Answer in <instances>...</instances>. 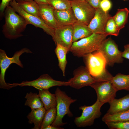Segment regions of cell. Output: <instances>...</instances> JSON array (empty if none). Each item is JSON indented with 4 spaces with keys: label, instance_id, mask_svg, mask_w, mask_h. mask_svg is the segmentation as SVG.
<instances>
[{
    "label": "cell",
    "instance_id": "obj_5",
    "mask_svg": "<svg viewBox=\"0 0 129 129\" xmlns=\"http://www.w3.org/2000/svg\"><path fill=\"white\" fill-rule=\"evenodd\" d=\"M56 102L57 114L56 119L51 124L54 126L60 127L67 124L62 121V119L66 115L70 117L73 114L70 111V107L71 104L75 102L77 100L73 99L68 96L65 92L57 88L55 92Z\"/></svg>",
    "mask_w": 129,
    "mask_h": 129
},
{
    "label": "cell",
    "instance_id": "obj_11",
    "mask_svg": "<svg viewBox=\"0 0 129 129\" xmlns=\"http://www.w3.org/2000/svg\"><path fill=\"white\" fill-rule=\"evenodd\" d=\"M73 77L68 81L69 86L79 89L90 86L92 83L100 81L94 79L91 75L86 67L81 66L74 70Z\"/></svg>",
    "mask_w": 129,
    "mask_h": 129
},
{
    "label": "cell",
    "instance_id": "obj_38",
    "mask_svg": "<svg viewBox=\"0 0 129 129\" xmlns=\"http://www.w3.org/2000/svg\"><path fill=\"white\" fill-rule=\"evenodd\" d=\"M70 0V1H72L73 0Z\"/></svg>",
    "mask_w": 129,
    "mask_h": 129
},
{
    "label": "cell",
    "instance_id": "obj_10",
    "mask_svg": "<svg viewBox=\"0 0 129 129\" xmlns=\"http://www.w3.org/2000/svg\"><path fill=\"white\" fill-rule=\"evenodd\" d=\"M95 91L97 99L104 104H109L115 98L117 92L113 86L111 81H98L90 86Z\"/></svg>",
    "mask_w": 129,
    "mask_h": 129
},
{
    "label": "cell",
    "instance_id": "obj_35",
    "mask_svg": "<svg viewBox=\"0 0 129 129\" xmlns=\"http://www.w3.org/2000/svg\"><path fill=\"white\" fill-rule=\"evenodd\" d=\"M64 129L60 127H59L54 126L50 125L47 126L45 129Z\"/></svg>",
    "mask_w": 129,
    "mask_h": 129
},
{
    "label": "cell",
    "instance_id": "obj_20",
    "mask_svg": "<svg viewBox=\"0 0 129 129\" xmlns=\"http://www.w3.org/2000/svg\"><path fill=\"white\" fill-rule=\"evenodd\" d=\"M38 90V95L46 110L56 107L57 103L55 94L51 93L48 89Z\"/></svg>",
    "mask_w": 129,
    "mask_h": 129
},
{
    "label": "cell",
    "instance_id": "obj_24",
    "mask_svg": "<svg viewBox=\"0 0 129 129\" xmlns=\"http://www.w3.org/2000/svg\"><path fill=\"white\" fill-rule=\"evenodd\" d=\"M17 2L25 11L31 15L39 17V5L33 0Z\"/></svg>",
    "mask_w": 129,
    "mask_h": 129
},
{
    "label": "cell",
    "instance_id": "obj_31",
    "mask_svg": "<svg viewBox=\"0 0 129 129\" xmlns=\"http://www.w3.org/2000/svg\"><path fill=\"white\" fill-rule=\"evenodd\" d=\"M112 5V3L109 0H102L100 6L104 11L108 12L111 9Z\"/></svg>",
    "mask_w": 129,
    "mask_h": 129
},
{
    "label": "cell",
    "instance_id": "obj_3",
    "mask_svg": "<svg viewBox=\"0 0 129 129\" xmlns=\"http://www.w3.org/2000/svg\"><path fill=\"white\" fill-rule=\"evenodd\" d=\"M108 35L93 33L87 37L73 42L69 51L75 56L83 57L87 54L97 51L103 41Z\"/></svg>",
    "mask_w": 129,
    "mask_h": 129
},
{
    "label": "cell",
    "instance_id": "obj_14",
    "mask_svg": "<svg viewBox=\"0 0 129 129\" xmlns=\"http://www.w3.org/2000/svg\"><path fill=\"white\" fill-rule=\"evenodd\" d=\"M73 28L72 25L58 27L54 29L53 39L55 44L63 46L69 50L73 43Z\"/></svg>",
    "mask_w": 129,
    "mask_h": 129
},
{
    "label": "cell",
    "instance_id": "obj_19",
    "mask_svg": "<svg viewBox=\"0 0 129 129\" xmlns=\"http://www.w3.org/2000/svg\"><path fill=\"white\" fill-rule=\"evenodd\" d=\"M46 111L44 107L31 109V111L27 117L29 123L31 124L33 123L34 124V126L32 129H40Z\"/></svg>",
    "mask_w": 129,
    "mask_h": 129
},
{
    "label": "cell",
    "instance_id": "obj_6",
    "mask_svg": "<svg viewBox=\"0 0 129 129\" xmlns=\"http://www.w3.org/2000/svg\"><path fill=\"white\" fill-rule=\"evenodd\" d=\"M104 104L97 99L96 102L90 106L85 105L79 107L82 111L81 115L75 118L74 122L78 127H85L92 125L95 120L100 117L102 115L101 109Z\"/></svg>",
    "mask_w": 129,
    "mask_h": 129
},
{
    "label": "cell",
    "instance_id": "obj_8",
    "mask_svg": "<svg viewBox=\"0 0 129 129\" xmlns=\"http://www.w3.org/2000/svg\"><path fill=\"white\" fill-rule=\"evenodd\" d=\"M70 1L72 9L77 21L88 26L95 15L96 9L85 0Z\"/></svg>",
    "mask_w": 129,
    "mask_h": 129
},
{
    "label": "cell",
    "instance_id": "obj_17",
    "mask_svg": "<svg viewBox=\"0 0 129 129\" xmlns=\"http://www.w3.org/2000/svg\"><path fill=\"white\" fill-rule=\"evenodd\" d=\"M109 104L107 114L116 113L129 109V94L119 99H114Z\"/></svg>",
    "mask_w": 129,
    "mask_h": 129
},
{
    "label": "cell",
    "instance_id": "obj_37",
    "mask_svg": "<svg viewBox=\"0 0 129 129\" xmlns=\"http://www.w3.org/2000/svg\"><path fill=\"white\" fill-rule=\"evenodd\" d=\"M16 0L17 2H18L19 1H29V0Z\"/></svg>",
    "mask_w": 129,
    "mask_h": 129
},
{
    "label": "cell",
    "instance_id": "obj_9",
    "mask_svg": "<svg viewBox=\"0 0 129 129\" xmlns=\"http://www.w3.org/2000/svg\"><path fill=\"white\" fill-rule=\"evenodd\" d=\"M9 85L20 86H29L33 87L39 89H49L55 86H68L70 83L68 81H61L53 79L48 74H43L38 79L31 81H24L20 83H8Z\"/></svg>",
    "mask_w": 129,
    "mask_h": 129
},
{
    "label": "cell",
    "instance_id": "obj_2",
    "mask_svg": "<svg viewBox=\"0 0 129 129\" xmlns=\"http://www.w3.org/2000/svg\"><path fill=\"white\" fill-rule=\"evenodd\" d=\"M83 57L86 67L94 79L99 81L111 80L113 76L106 69V60L100 52L96 51Z\"/></svg>",
    "mask_w": 129,
    "mask_h": 129
},
{
    "label": "cell",
    "instance_id": "obj_40",
    "mask_svg": "<svg viewBox=\"0 0 129 129\" xmlns=\"http://www.w3.org/2000/svg\"><path fill=\"white\" fill-rule=\"evenodd\" d=\"M81 0L83 1V0Z\"/></svg>",
    "mask_w": 129,
    "mask_h": 129
},
{
    "label": "cell",
    "instance_id": "obj_7",
    "mask_svg": "<svg viewBox=\"0 0 129 129\" xmlns=\"http://www.w3.org/2000/svg\"><path fill=\"white\" fill-rule=\"evenodd\" d=\"M105 58L107 64L113 66L115 63L123 62L122 52L120 51L118 46L111 37L106 38L102 42L99 49Z\"/></svg>",
    "mask_w": 129,
    "mask_h": 129
},
{
    "label": "cell",
    "instance_id": "obj_4",
    "mask_svg": "<svg viewBox=\"0 0 129 129\" xmlns=\"http://www.w3.org/2000/svg\"><path fill=\"white\" fill-rule=\"evenodd\" d=\"M32 52L29 49L24 48L16 52L11 57H8L5 51L4 50L0 49V88L1 89L9 90L14 87L13 85H9L5 80V76L6 71L10 65L12 63L17 64L21 68L23 66L20 59V56L23 53H32Z\"/></svg>",
    "mask_w": 129,
    "mask_h": 129
},
{
    "label": "cell",
    "instance_id": "obj_32",
    "mask_svg": "<svg viewBox=\"0 0 129 129\" xmlns=\"http://www.w3.org/2000/svg\"><path fill=\"white\" fill-rule=\"evenodd\" d=\"M13 0H1L0 5V16L1 17L4 15L5 10L7 6L9 5L10 3Z\"/></svg>",
    "mask_w": 129,
    "mask_h": 129
},
{
    "label": "cell",
    "instance_id": "obj_26",
    "mask_svg": "<svg viewBox=\"0 0 129 129\" xmlns=\"http://www.w3.org/2000/svg\"><path fill=\"white\" fill-rule=\"evenodd\" d=\"M25 98L26 99L25 105L29 107L31 109L44 107L38 94L37 93H33L31 92L29 93H27Z\"/></svg>",
    "mask_w": 129,
    "mask_h": 129
},
{
    "label": "cell",
    "instance_id": "obj_13",
    "mask_svg": "<svg viewBox=\"0 0 129 129\" xmlns=\"http://www.w3.org/2000/svg\"><path fill=\"white\" fill-rule=\"evenodd\" d=\"M96 9L95 15L88 25V27L93 33L105 34V30L106 24L112 16L108 11L104 12L100 8Z\"/></svg>",
    "mask_w": 129,
    "mask_h": 129
},
{
    "label": "cell",
    "instance_id": "obj_23",
    "mask_svg": "<svg viewBox=\"0 0 129 129\" xmlns=\"http://www.w3.org/2000/svg\"><path fill=\"white\" fill-rule=\"evenodd\" d=\"M129 11L127 8L118 9L113 18L118 31L124 28L128 21Z\"/></svg>",
    "mask_w": 129,
    "mask_h": 129
},
{
    "label": "cell",
    "instance_id": "obj_33",
    "mask_svg": "<svg viewBox=\"0 0 129 129\" xmlns=\"http://www.w3.org/2000/svg\"><path fill=\"white\" fill-rule=\"evenodd\" d=\"M95 9L100 8L101 2L102 0H85Z\"/></svg>",
    "mask_w": 129,
    "mask_h": 129
},
{
    "label": "cell",
    "instance_id": "obj_21",
    "mask_svg": "<svg viewBox=\"0 0 129 129\" xmlns=\"http://www.w3.org/2000/svg\"><path fill=\"white\" fill-rule=\"evenodd\" d=\"M111 81L117 91L122 90L129 91V75L119 73L113 76Z\"/></svg>",
    "mask_w": 129,
    "mask_h": 129
},
{
    "label": "cell",
    "instance_id": "obj_25",
    "mask_svg": "<svg viewBox=\"0 0 129 129\" xmlns=\"http://www.w3.org/2000/svg\"><path fill=\"white\" fill-rule=\"evenodd\" d=\"M102 121L105 123L109 122L129 121V109L113 114L106 113L102 117Z\"/></svg>",
    "mask_w": 129,
    "mask_h": 129
},
{
    "label": "cell",
    "instance_id": "obj_29",
    "mask_svg": "<svg viewBox=\"0 0 129 129\" xmlns=\"http://www.w3.org/2000/svg\"><path fill=\"white\" fill-rule=\"evenodd\" d=\"M119 32L113 16H112L107 22L105 28V33L108 35L117 36Z\"/></svg>",
    "mask_w": 129,
    "mask_h": 129
},
{
    "label": "cell",
    "instance_id": "obj_1",
    "mask_svg": "<svg viewBox=\"0 0 129 129\" xmlns=\"http://www.w3.org/2000/svg\"><path fill=\"white\" fill-rule=\"evenodd\" d=\"M16 12L9 5L4 12L5 23L3 26L2 32L5 38L11 40L22 36V33L27 25L24 18Z\"/></svg>",
    "mask_w": 129,
    "mask_h": 129
},
{
    "label": "cell",
    "instance_id": "obj_12",
    "mask_svg": "<svg viewBox=\"0 0 129 129\" xmlns=\"http://www.w3.org/2000/svg\"><path fill=\"white\" fill-rule=\"evenodd\" d=\"M9 4L15 11L24 18L27 24H31L42 29L47 34L53 38L54 29L47 25L39 17L31 15L25 11L16 0L11 1Z\"/></svg>",
    "mask_w": 129,
    "mask_h": 129
},
{
    "label": "cell",
    "instance_id": "obj_22",
    "mask_svg": "<svg viewBox=\"0 0 129 129\" xmlns=\"http://www.w3.org/2000/svg\"><path fill=\"white\" fill-rule=\"evenodd\" d=\"M56 45L54 52L58 60V66L63 76H65V70L67 63L66 56L69 50L66 47L59 44H57Z\"/></svg>",
    "mask_w": 129,
    "mask_h": 129
},
{
    "label": "cell",
    "instance_id": "obj_16",
    "mask_svg": "<svg viewBox=\"0 0 129 129\" xmlns=\"http://www.w3.org/2000/svg\"><path fill=\"white\" fill-rule=\"evenodd\" d=\"M54 16L58 27L72 25L77 21L72 9L54 11Z\"/></svg>",
    "mask_w": 129,
    "mask_h": 129
},
{
    "label": "cell",
    "instance_id": "obj_34",
    "mask_svg": "<svg viewBox=\"0 0 129 129\" xmlns=\"http://www.w3.org/2000/svg\"><path fill=\"white\" fill-rule=\"evenodd\" d=\"M124 50L122 52V57L129 59V44L124 45Z\"/></svg>",
    "mask_w": 129,
    "mask_h": 129
},
{
    "label": "cell",
    "instance_id": "obj_27",
    "mask_svg": "<svg viewBox=\"0 0 129 129\" xmlns=\"http://www.w3.org/2000/svg\"><path fill=\"white\" fill-rule=\"evenodd\" d=\"M57 114L56 107L46 110L40 129H45L48 125H51L56 119Z\"/></svg>",
    "mask_w": 129,
    "mask_h": 129
},
{
    "label": "cell",
    "instance_id": "obj_39",
    "mask_svg": "<svg viewBox=\"0 0 129 129\" xmlns=\"http://www.w3.org/2000/svg\"><path fill=\"white\" fill-rule=\"evenodd\" d=\"M123 0L124 1H126V0Z\"/></svg>",
    "mask_w": 129,
    "mask_h": 129
},
{
    "label": "cell",
    "instance_id": "obj_36",
    "mask_svg": "<svg viewBox=\"0 0 129 129\" xmlns=\"http://www.w3.org/2000/svg\"><path fill=\"white\" fill-rule=\"evenodd\" d=\"M38 4L42 3H48L47 0H33Z\"/></svg>",
    "mask_w": 129,
    "mask_h": 129
},
{
    "label": "cell",
    "instance_id": "obj_15",
    "mask_svg": "<svg viewBox=\"0 0 129 129\" xmlns=\"http://www.w3.org/2000/svg\"><path fill=\"white\" fill-rule=\"evenodd\" d=\"M39 17L50 27L55 29L58 27L54 13V9L48 3L39 4Z\"/></svg>",
    "mask_w": 129,
    "mask_h": 129
},
{
    "label": "cell",
    "instance_id": "obj_30",
    "mask_svg": "<svg viewBox=\"0 0 129 129\" xmlns=\"http://www.w3.org/2000/svg\"><path fill=\"white\" fill-rule=\"evenodd\" d=\"M105 123L110 129H129V121L109 122Z\"/></svg>",
    "mask_w": 129,
    "mask_h": 129
},
{
    "label": "cell",
    "instance_id": "obj_28",
    "mask_svg": "<svg viewBox=\"0 0 129 129\" xmlns=\"http://www.w3.org/2000/svg\"><path fill=\"white\" fill-rule=\"evenodd\" d=\"M47 2L55 10H67L72 9L71 1L69 0H47Z\"/></svg>",
    "mask_w": 129,
    "mask_h": 129
},
{
    "label": "cell",
    "instance_id": "obj_18",
    "mask_svg": "<svg viewBox=\"0 0 129 129\" xmlns=\"http://www.w3.org/2000/svg\"><path fill=\"white\" fill-rule=\"evenodd\" d=\"M72 25L73 28V43L79 39L89 37L93 33L88 26L82 22L77 21Z\"/></svg>",
    "mask_w": 129,
    "mask_h": 129
}]
</instances>
